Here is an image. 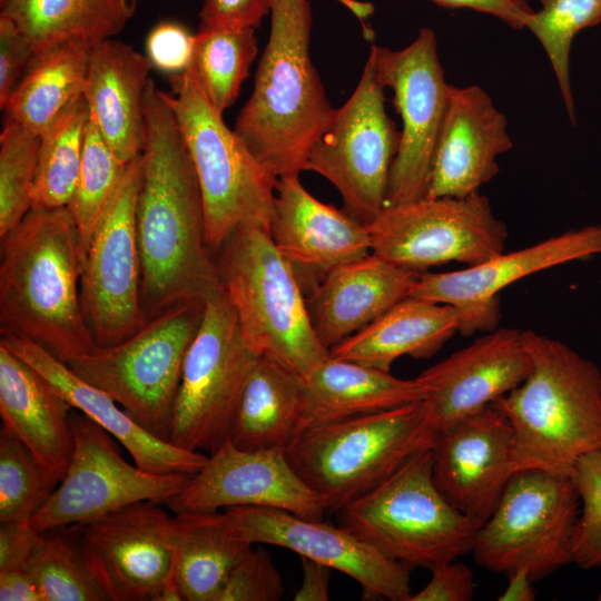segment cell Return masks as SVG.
<instances>
[{
  "label": "cell",
  "mask_w": 601,
  "mask_h": 601,
  "mask_svg": "<svg viewBox=\"0 0 601 601\" xmlns=\"http://www.w3.org/2000/svg\"><path fill=\"white\" fill-rule=\"evenodd\" d=\"M522 335L530 373L496 400L513 431L514 471L571 475L581 456L601 450V371L558 339Z\"/></svg>",
  "instance_id": "4"
},
{
  "label": "cell",
  "mask_w": 601,
  "mask_h": 601,
  "mask_svg": "<svg viewBox=\"0 0 601 601\" xmlns=\"http://www.w3.org/2000/svg\"><path fill=\"white\" fill-rule=\"evenodd\" d=\"M258 357L245 343L221 288L206 300L199 328L186 352L169 442L208 454L220 447Z\"/></svg>",
  "instance_id": "11"
},
{
  "label": "cell",
  "mask_w": 601,
  "mask_h": 601,
  "mask_svg": "<svg viewBox=\"0 0 601 601\" xmlns=\"http://www.w3.org/2000/svg\"><path fill=\"white\" fill-rule=\"evenodd\" d=\"M269 234L306 297L332 270L372 253L367 225L316 199L297 174L277 179Z\"/></svg>",
  "instance_id": "23"
},
{
  "label": "cell",
  "mask_w": 601,
  "mask_h": 601,
  "mask_svg": "<svg viewBox=\"0 0 601 601\" xmlns=\"http://www.w3.org/2000/svg\"><path fill=\"white\" fill-rule=\"evenodd\" d=\"M505 590L499 595V601H533L536 592L533 588V580L524 569L515 570L509 574Z\"/></svg>",
  "instance_id": "52"
},
{
  "label": "cell",
  "mask_w": 601,
  "mask_h": 601,
  "mask_svg": "<svg viewBox=\"0 0 601 601\" xmlns=\"http://www.w3.org/2000/svg\"><path fill=\"white\" fill-rule=\"evenodd\" d=\"M339 523L384 555L428 570L472 552L480 525L433 480L432 451L413 454L375 489L338 512Z\"/></svg>",
  "instance_id": "8"
},
{
  "label": "cell",
  "mask_w": 601,
  "mask_h": 601,
  "mask_svg": "<svg viewBox=\"0 0 601 601\" xmlns=\"http://www.w3.org/2000/svg\"><path fill=\"white\" fill-rule=\"evenodd\" d=\"M531 357L522 331L495 328L423 371L427 421L440 433L518 387L529 375Z\"/></svg>",
  "instance_id": "22"
},
{
  "label": "cell",
  "mask_w": 601,
  "mask_h": 601,
  "mask_svg": "<svg viewBox=\"0 0 601 601\" xmlns=\"http://www.w3.org/2000/svg\"><path fill=\"white\" fill-rule=\"evenodd\" d=\"M43 536L30 522H0V571L27 570Z\"/></svg>",
  "instance_id": "48"
},
{
  "label": "cell",
  "mask_w": 601,
  "mask_h": 601,
  "mask_svg": "<svg viewBox=\"0 0 601 601\" xmlns=\"http://www.w3.org/2000/svg\"><path fill=\"white\" fill-rule=\"evenodd\" d=\"M225 511L246 540L280 546L354 579L368 600L408 601L412 568L391 559L339 524L309 520L264 506H233Z\"/></svg>",
  "instance_id": "19"
},
{
  "label": "cell",
  "mask_w": 601,
  "mask_h": 601,
  "mask_svg": "<svg viewBox=\"0 0 601 601\" xmlns=\"http://www.w3.org/2000/svg\"><path fill=\"white\" fill-rule=\"evenodd\" d=\"M72 406L33 367L0 344V416L59 483L72 453Z\"/></svg>",
  "instance_id": "28"
},
{
  "label": "cell",
  "mask_w": 601,
  "mask_h": 601,
  "mask_svg": "<svg viewBox=\"0 0 601 601\" xmlns=\"http://www.w3.org/2000/svg\"><path fill=\"white\" fill-rule=\"evenodd\" d=\"M284 590L272 556L253 545L229 572L216 601H278Z\"/></svg>",
  "instance_id": "43"
},
{
  "label": "cell",
  "mask_w": 601,
  "mask_h": 601,
  "mask_svg": "<svg viewBox=\"0 0 601 601\" xmlns=\"http://www.w3.org/2000/svg\"><path fill=\"white\" fill-rule=\"evenodd\" d=\"M4 1H7V0H0L1 3H3Z\"/></svg>",
  "instance_id": "55"
},
{
  "label": "cell",
  "mask_w": 601,
  "mask_h": 601,
  "mask_svg": "<svg viewBox=\"0 0 601 601\" xmlns=\"http://www.w3.org/2000/svg\"><path fill=\"white\" fill-rule=\"evenodd\" d=\"M127 165L89 118L78 179L67 205L77 229L82 266L96 225Z\"/></svg>",
  "instance_id": "38"
},
{
  "label": "cell",
  "mask_w": 601,
  "mask_h": 601,
  "mask_svg": "<svg viewBox=\"0 0 601 601\" xmlns=\"http://www.w3.org/2000/svg\"><path fill=\"white\" fill-rule=\"evenodd\" d=\"M204 306L180 305L149 319L110 346H96L66 364L110 395L141 427L168 441L186 352Z\"/></svg>",
  "instance_id": "9"
},
{
  "label": "cell",
  "mask_w": 601,
  "mask_h": 601,
  "mask_svg": "<svg viewBox=\"0 0 601 601\" xmlns=\"http://www.w3.org/2000/svg\"><path fill=\"white\" fill-rule=\"evenodd\" d=\"M367 228L374 255L417 273L450 262H485L504 252L509 236L480 191L388 205Z\"/></svg>",
  "instance_id": "13"
},
{
  "label": "cell",
  "mask_w": 601,
  "mask_h": 601,
  "mask_svg": "<svg viewBox=\"0 0 601 601\" xmlns=\"http://www.w3.org/2000/svg\"><path fill=\"white\" fill-rule=\"evenodd\" d=\"M580 497L571 475L520 470L477 529L472 554L495 573L526 570L533 581L572 563Z\"/></svg>",
  "instance_id": "10"
},
{
  "label": "cell",
  "mask_w": 601,
  "mask_h": 601,
  "mask_svg": "<svg viewBox=\"0 0 601 601\" xmlns=\"http://www.w3.org/2000/svg\"><path fill=\"white\" fill-rule=\"evenodd\" d=\"M505 116L479 86L450 85L426 197H464L499 174L496 157L512 148Z\"/></svg>",
  "instance_id": "24"
},
{
  "label": "cell",
  "mask_w": 601,
  "mask_h": 601,
  "mask_svg": "<svg viewBox=\"0 0 601 601\" xmlns=\"http://www.w3.org/2000/svg\"><path fill=\"white\" fill-rule=\"evenodd\" d=\"M256 55L253 28L201 29L196 33L193 66L206 96L220 112L238 97Z\"/></svg>",
  "instance_id": "36"
},
{
  "label": "cell",
  "mask_w": 601,
  "mask_h": 601,
  "mask_svg": "<svg viewBox=\"0 0 601 601\" xmlns=\"http://www.w3.org/2000/svg\"><path fill=\"white\" fill-rule=\"evenodd\" d=\"M268 42L234 130L276 178L299 175L334 110L311 55L308 0H274Z\"/></svg>",
  "instance_id": "3"
},
{
  "label": "cell",
  "mask_w": 601,
  "mask_h": 601,
  "mask_svg": "<svg viewBox=\"0 0 601 601\" xmlns=\"http://www.w3.org/2000/svg\"><path fill=\"white\" fill-rule=\"evenodd\" d=\"M169 535L186 601H216L231 569L254 545L225 510L175 513Z\"/></svg>",
  "instance_id": "31"
},
{
  "label": "cell",
  "mask_w": 601,
  "mask_h": 601,
  "mask_svg": "<svg viewBox=\"0 0 601 601\" xmlns=\"http://www.w3.org/2000/svg\"><path fill=\"white\" fill-rule=\"evenodd\" d=\"M136 7L137 0H7L1 14L16 23L37 55L71 39L90 43L111 39Z\"/></svg>",
  "instance_id": "34"
},
{
  "label": "cell",
  "mask_w": 601,
  "mask_h": 601,
  "mask_svg": "<svg viewBox=\"0 0 601 601\" xmlns=\"http://www.w3.org/2000/svg\"><path fill=\"white\" fill-rule=\"evenodd\" d=\"M155 601H186L176 575L166 581Z\"/></svg>",
  "instance_id": "53"
},
{
  "label": "cell",
  "mask_w": 601,
  "mask_h": 601,
  "mask_svg": "<svg viewBox=\"0 0 601 601\" xmlns=\"http://www.w3.org/2000/svg\"><path fill=\"white\" fill-rule=\"evenodd\" d=\"M437 436L422 401L302 431L286 455L334 513L368 493Z\"/></svg>",
  "instance_id": "6"
},
{
  "label": "cell",
  "mask_w": 601,
  "mask_h": 601,
  "mask_svg": "<svg viewBox=\"0 0 601 601\" xmlns=\"http://www.w3.org/2000/svg\"><path fill=\"white\" fill-rule=\"evenodd\" d=\"M417 275L373 253L335 268L306 297L316 336L331 349L408 297Z\"/></svg>",
  "instance_id": "26"
},
{
  "label": "cell",
  "mask_w": 601,
  "mask_h": 601,
  "mask_svg": "<svg viewBox=\"0 0 601 601\" xmlns=\"http://www.w3.org/2000/svg\"><path fill=\"white\" fill-rule=\"evenodd\" d=\"M460 325L461 314L455 307L406 297L332 347L329 355L390 372L402 356H433Z\"/></svg>",
  "instance_id": "30"
},
{
  "label": "cell",
  "mask_w": 601,
  "mask_h": 601,
  "mask_svg": "<svg viewBox=\"0 0 601 601\" xmlns=\"http://www.w3.org/2000/svg\"><path fill=\"white\" fill-rule=\"evenodd\" d=\"M368 60L380 82L393 90V104L403 124L385 206L422 199L427 194L450 89L435 33L424 27L401 50L373 46Z\"/></svg>",
  "instance_id": "15"
},
{
  "label": "cell",
  "mask_w": 601,
  "mask_h": 601,
  "mask_svg": "<svg viewBox=\"0 0 601 601\" xmlns=\"http://www.w3.org/2000/svg\"><path fill=\"white\" fill-rule=\"evenodd\" d=\"M1 333L24 337L63 363L97 343L86 322L78 234L67 207L31 208L0 237Z\"/></svg>",
  "instance_id": "2"
},
{
  "label": "cell",
  "mask_w": 601,
  "mask_h": 601,
  "mask_svg": "<svg viewBox=\"0 0 601 601\" xmlns=\"http://www.w3.org/2000/svg\"><path fill=\"white\" fill-rule=\"evenodd\" d=\"M92 45L71 39L35 55L1 108L6 118L41 137L82 92Z\"/></svg>",
  "instance_id": "33"
},
{
  "label": "cell",
  "mask_w": 601,
  "mask_h": 601,
  "mask_svg": "<svg viewBox=\"0 0 601 601\" xmlns=\"http://www.w3.org/2000/svg\"><path fill=\"white\" fill-rule=\"evenodd\" d=\"M40 136L6 118L0 136V237L31 209Z\"/></svg>",
  "instance_id": "41"
},
{
  "label": "cell",
  "mask_w": 601,
  "mask_h": 601,
  "mask_svg": "<svg viewBox=\"0 0 601 601\" xmlns=\"http://www.w3.org/2000/svg\"><path fill=\"white\" fill-rule=\"evenodd\" d=\"M35 53L16 23L0 13V107L21 79Z\"/></svg>",
  "instance_id": "45"
},
{
  "label": "cell",
  "mask_w": 601,
  "mask_h": 601,
  "mask_svg": "<svg viewBox=\"0 0 601 601\" xmlns=\"http://www.w3.org/2000/svg\"><path fill=\"white\" fill-rule=\"evenodd\" d=\"M152 65L131 46L111 39L91 47L82 93L89 118L126 164L144 147V98Z\"/></svg>",
  "instance_id": "27"
},
{
  "label": "cell",
  "mask_w": 601,
  "mask_h": 601,
  "mask_svg": "<svg viewBox=\"0 0 601 601\" xmlns=\"http://www.w3.org/2000/svg\"><path fill=\"white\" fill-rule=\"evenodd\" d=\"M89 108L83 93L75 97L40 137L31 208L69 204L80 170Z\"/></svg>",
  "instance_id": "35"
},
{
  "label": "cell",
  "mask_w": 601,
  "mask_h": 601,
  "mask_svg": "<svg viewBox=\"0 0 601 601\" xmlns=\"http://www.w3.org/2000/svg\"><path fill=\"white\" fill-rule=\"evenodd\" d=\"M58 482L32 451L0 428V522H30Z\"/></svg>",
  "instance_id": "40"
},
{
  "label": "cell",
  "mask_w": 601,
  "mask_h": 601,
  "mask_svg": "<svg viewBox=\"0 0 601 601\" xmlns=\"http://www.w3.org/2000/svg\"><path fill=\"white\" fill-rule=\"evenodd\" d=\"M141 154L128 162L89 244L80 278V299L98 346L131 336L147 322L141 303V268L136 209Z\"/></svg>",
  "instance_id": "16"
},
{
  "label": "cell",
  "mask_w": 601,
  "mask_h": 601,
  "mask_svg": "<svg viewBox=\"0 0 601 601\" xmlns=\"http://www.w3.org/2000/svg\"><path fill=\"white\" fill-rule=\"evenodd\" d=\"M274 0H203L199 30L258 27Z\"/></svg>",
  "instance_id": "46"
},
{
  "label": "cell",
  "mask_w": 601,
  "mask_h": 601,
  "mask_svg": "<svg viewBox=\"0 0 601 601\" xmlns=\"http://www.w3.org/2000/svg\"><path fill=\"white\" fill-rule=\"evenodd\" d=\"M303 579L294 594L295 601H327L333 569L317 561L300 556Z\"/></svg>",
  "instance_id": "50"
},
{
  "label": "cell",
  "mask_w": 601,
  "mask_h": 601,
  "mask_svg": "<svg viewBox=\"0 0 601 601\" xmlns=\"http://www.w3.org/2000/svg\"><path fill=\"white\" fill-rule=\"evenodd\" d=\"M540 2L541 10L533 12L525 28L544 48L570 122L575 125L570 79L571 45L582 29L601 23V0H540Z\"/></svg>",
  "instance_id": "39"
},
{
  "label": "cell",
  "mask_w": 601,
  "mask_h": 601,
  "mask_svg": "<svg viewBox=\"0 0 601 601\" xmlns=\"http://www.w3.org/2000/svg\"><path fill=\"white\" fill-rule=\"evenodd\" d=\"M432 473L443 496L480 526L491 516L510 479L513 431L496 403L437 433Z\"/></svg>",
  "instance_id": "21"
},
{
  "label": "cell",
  "mask_w": 601,
  "mask_h": 601,
  "mask_svg": "<svg viewBox=\"0 0 601 601\" xmlns=\"http://www.w3.org/2000/svg\"><path fill=\"white\" fill-rule=\"evenodd\" d=\"M597 600L601 601V589H600V592H599V594L597 597Z\"/></svg>",
  "instance_id": "54"
},
{
  "label": "cell",
  "mask_w": 601,
  "mask_h": 601,
  "mask_svg": "<svg viewBox=\"0 0 601 601\" xmlns=\"http://www.w3.org/2000/svg\"><path fill=\"white\" fill-rule=\"evenodd\" d=\"M600 254L601 225L584 226L463 269L418 273L408 297L455 307L463 335L490 332L500 321L503 288L538 272Z\"/></svg>",
  "instance_id": "18"
},
{
  "label": "cell",
  "mask_w": 601,
  "mask_h": 601,
  "mask_svg": "<svg viewBox=\"0 0 601 601\" xmlns=\"http://www.w3.org/2000/svg\"><path fill=\"white\" fill-rule=\"evenodd\" d=\"M171 516L140 501L78 524L85 559L109 601H155L175 575Z\"/></svg>",
  "instance_id": "17"
},
{
  "label": "cell",
  "mask_w": 601,
  "mask_h": 601,
  "mask_svg": "<svg viewBox=\"0 0 601 601\" xmlns=\"http://www.w3.org/2000/svg\"><path fill=\"white\" fill-rule=\"evenodd\" d=\"M427 584L408 601H470L475 583L472 570L456 560L442 563L431 570Z\"/></svg>",
  "instance_id": "47"
},
{
  "label": "cell",
  "mask_w": 601,
  "mask_h": 601,
  "mask_svg": "<svg viewBox=\"0 0 601 601\" xmlns=\"http://www.w3.org/2000/svg\"><path fill=\"white\" fill-rule=\"evenodd\" d=\"M165 505L174 513L264 506L309 520H323L326 513L323 501L296 473L284 449L244 451L228 439Z\"/></svg>",
  "instance_id": "20"
},
{
  "label": "cell",
  "mask_w": 601,
  "mask_h": 601,
  "mask_svg": "<svg viewBox=\"0 0 601 601\" xmlns=\"http://www.w3.org/2000/svg\"><path fill=\"white\" fill-rule=\"evenodd\" d=\"M196 35L183 24L161 21L146 39V56L152 67L167 73L186 71L194 61Z\"/></svg>",
  "instance_id": "44"
},
{
  "label": "cell",
  "mask_w": 601,
  "mask_h": 601,
  "mask_svg": "<svg viewBox=\"0 0 601 601\" xmlns=\"http://www.w3.org/2000/svg\"><path fill=\"white\" fill-rule=\"evenodd\" d=\"M220 283L247 346L306 378L328 356L316 336L306 296L269 227L243 225L215 253Z\"/></svg>",
  "instance_id": "5"
},
{
  "label": "cell",
  "mask_w": 601,
  "mask_h": 601,
  "mask_svg": "<svg viewBox=\"0 0 601 601\" xmlns=\"http://www.w3.org/2000/svg\"><path fill=\"white\" fill-rule=\"evenodd\" d=\"M416 380L331 355L304 378L297 433L424 400ZM296 433V434H297Z\"/></svg>",
  "instance_id": "29"
},
{
  "label": "cell",
  "mask_w": 601,
  "mask_h": 601,
  "mask_svg": "<svg viewBox=\"0 0 601 601\" xmlns=\"http://www.w3.org/2000/svg\"><path fill=\"white\" fill-rule=\"evenodd\" d=\"M0 601H42L27 570L0 571Z\"/></svg>",
  "instance_id": "51"
},
{
  "label": "cell",
  "mask_w": 601,
  "mask_h": 601,
  "mask_svg": "<svg viewBox=\"0 0 601 601\" xmlns=\"http://www.w3.org/2000/svg\"><path fill=\"white\" fill-rule=\"evenodd\" d=\"M0 344L55 385L73 408L111 434L141 470L194 475L206 463L207 454L178 447L146 431L110 395L76 375L35 342L1 333Z\"/></svg>",
  "instance_id": "25"
},
{
  "label": "cell",
  "mask_w": 601,
  "mask_h": 601,
  "mask_svg": "<svg viewBox=\"0 0 601 601\" xmlns=\"http://www.w3.org/2000/svg\"><path fill=\"white\" fill-rule=\"evenodd\" d=\"M43 533L27 569L42 601H109L85 559L78 524Z\"/></svg>",
  "instance_id": "37"
},
{
  "label": "cell",
  "mask_w": 601,
  "mask_h": 601,
  "mask_svg": "<svg viewBox=\"0 0 601 601\" xmlns=\"http://www.w3.org/2000/svg\"><path fill=\"white\" fill-rule=\"evenodd\" d=\"M72 453L68 469L30 523L40 532L86 524L126 505L165 504L193 475L149 473L122 456L117 440L81 412H71Z\"/></svg>",
  "instance_id": "14"
},
{
  "label": "cell",
  "mask_w": 601,
  "mask_h": 601,
  "mask_svg": "<svg viewBox=\"0 0 601 601\" xmlns=\"http://www.w3.org/2000/svg\"><path fill=\"white\" fill-rule=\"evenodd\" d=\"M580 497L572 538V563L601 568V450L581 456L571 473Z\"/></svg>",
  "instance_id": "42"
},
{
  "label": "cell",
  "mask_w": 601,
  "mask_h": 601,
  "mask_svg": "<svg viewBox=\"0 0 601 601\" xmlns=\"http://www.w3.org/2000/svg\"><path fill=\"white\" fill-rule=\"evenodd\" d=\"M136 231L141 303L147 319L180 305L205 306L223 288L206 240L205 209L196 171L176 117L149 80Z\"/></svg>",
  "instance_id": "1"
},
{
  "label": "cell",
  "mask_w": 601,
  "mask_h": 601,
  "mask_svg": "<svg viewBox=\"0 0 601 601\" xmlns=\"http://www.w3.org/2000/svg\"><path fill=\"white\" fill-rule=\"evenodd\" d=\"M174 76L173 91L161 93L191 158L204 201L206 240L215 254L243 225L269 227L278 178L226 126L193 65Z\"/></svg>",
  "instance_id": "7"
},
{
  "label": "cell",
  "mask_w": 601,
  "mask_h": 601,
  "mask_svg": "<svg viewBox=\"0 0 601 601\" xmlns=\"http://www.w3.org/2000/svg\"><path fill=\"white\" fill-rule=\"evenodd\" d=\"M385 87L367 59L357 87L313 145L305 166L339 193L343 210L370 225L385 207L401 131L385 110Z\"/></svg>",
  "instance_id": "12"
},
{
  "label": "cell",
  "mask_w": 601,
  "mask_h": 601,
  "mask_svg": "<svg viewBox=\"0 0 601 601\" xmlns=\"http://www.w3.org/2000/svg\"><path fill=\"white\" fill-rule=\"evenodd\" d=\"M304 378L259 356L240 395L228 434L244 451L284 449L297 433Z\"/></svg>",
  "instance_id": "32"
},
{
  "label": "cell",
  "mask_w": 601,
  "mask_h": 601,
  "mask_svg": "<svg viewBox=\"0 0 601 601\" xmlns=\"http://www.w3.org/2000/svg\"><path fill=\"white\" fill-rule=\"evenodd\" d=\"M445 8H469L492 14L513 29L521 30L534 10L528 0H432Z\"/></svg>",
  "instance_id": "49"
}]
</instances>
